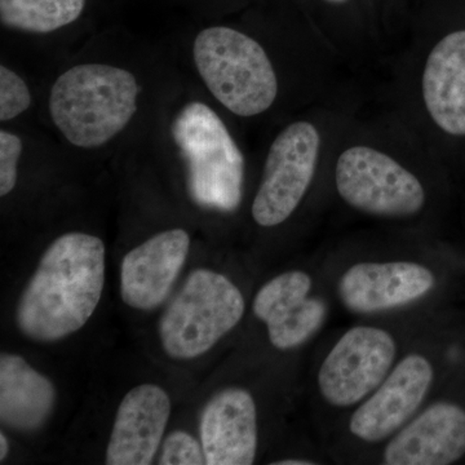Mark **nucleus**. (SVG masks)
Masks as SVG:
<instances>
[{
	"instance_id": "9b49d317",
	"label": "nucleus",
	"mask_w": 465,
	"mask_h": 465,
	"mask_svg": "<svg viewBox=\"0 0 465 465\" xmlns=\"http://www.w3.org/2000/svg\"><path fill=\"white\" fill-rule=\"evenodd\" d=\"M305 271H287L260 287L252 311L265 324L269 341L278 351H293L317 336L329 318V304L314 292Z\"/></svg>"
},
{
	"instance_id": "f03ea898",
	"label": "nucleus",
	"mask_w": 465,
	"mask_h": 465,
	"mask_svg": "<svg viewBox=\"0 0 465 465\" xmlns=\"http://www.w3.org/2000/svg\"><path fill=\"white\" fill-rule=\"evenodd\" d=\"M142 92L136 74L124 66L94 61L76 64L52 84L48 115L70 145L101 149L133 124Z\"/></svg>"
},
{
	"instance_id": "423d86ee",
	"label": "nucleus",
	"mask_w": 465,
	"mask_h": 465,
	"mask_svg": "<svg viewBox=\"0 0 465 465\" xmlns=\"http://www.w3.org/2000/svg\"><path fill=\"white\" fill-rule=\"evenodd\" d=\"M335 185L349 207L381 219H409L423 211L427 193L411 171L370 146H351L335 167Z\"/></svg>"
},
{
	"instance_id": "1a4fd4ad",
	"label": "nucleus",
	"mask_w": 465,
	"mask_h": 465,
	"mask_svg": "<svg viewBox=\"0 0 465 465\" xmlns=\"http://www.w3.org/2000/svg\"><path fill=\"white\" fill-rule=\"evenodd\" d=\"M434 378L432 361L421 351L400 358L384 381L354 407L349 434L369 445L387 442L423 409Z\"/></svg>"
},
{
	"instance_id": "6ab92c4d",
	"label": "nucleus",
	"mask_w": 465,
	"mask_h": 465,
	"mask_svg": "<svg viewBox=\"0 0 465 465\" xmlns=\"http://www.w3.org/2000/svg\"><path fill=\"white\" fill-rule=\"evenodd\" d=\"M33 96L29 84L14 69L0 65V121H14L32 106Z\"/></svg>"
},
{
	"instance_id": "a211bd4d",
	"label": "nucleus",
	"mask_w": 465,
	"mask_h": 465,
	"mask_svg": "<svg viewBox=\"0 0 465 465\" xmlns=\"http://www.w3.org/2000/svg\"><path fill=\"white\" fill-rule=\"evenodd\" d=\"M87 0H0V24L14 32L47 35L72 25Z\"/></svg>"
},
{
	"instance_id": "aec40b11",
	"label": "nucleus",
	"mask_w": 465,
	"mask_h": 465,
	"mask_svg": "<svg viewBox=\"0 0 465 465\" xmlns=\"http://www.w3.org/2000/svg\"><path fill=\"white\" fill-rule=\"evenodd\" d=\"M159 464L162 465H203L206 463L203 448L191 434L176 430L168 434L162 445Z\"/></svg>"
},
{
	"instance_id": "4be33fe9",
	"label": "nucleus",
	"mask_w": 465,
	"mask_h": 465,
	"mask_svg": "<svg viewBox=\"0 0 465 465\" xmlns=\"http://www.w3.org/2000/svg\"><path fill=\"white\" fill-rule=\"evenodd\" d=\"M275 465H316L318 464L317 460H313V459L308 458H291V459H283L281 461H275L273 463Z\"/></svg>"
},
{
	"instance_id": "f3484780",
	"label": "nucleus",
	"mask_w": 465,
	"mask_h": 465,
	"mask_svg": "<svg viewBox=\"0 0 465 465\" xmlns=\"http://www.w3.org/2000/svg\"><path fill=\"white\" fill-rule=\"evenodd\" d=\"M57 391L47 376L17 354L0 356V421L9 430L34 432L56 406Z\"/></svg>"
},
{
	"instance_id": "2eb2a0df",
	"label": "nucleus",
	"mask_w": 465,
	"mask_h": 465,
	"mask_svg": "<svg viewBox=\"0 0 465 465\" xmlns=\"http://www.w3.org/2000/svg\"><path fill=\"white\" fill-rule=\"evenodd\" d=\"M170 415L171 401L163 388L142 384L128 391L116 410L106 464H152Z\"/></svg>"
},
{
	"instance_id": "f8f14e48",
	"label": "nucleus",
	"mask_w": 465,
	"mask_h": 465,
	"mask_svg": "<svg viewBox=\"0 0 465 465\" xmlns=\"http://www.w3.org/2000/svg\"><path fill=\"white\" fill-rule=\"evenodd\" d=\"M464 455L465 407L452 401H436L385 442L381 463L449 465Z\"/></svg>"
},
{
	"instance_id": "f257e3e1",
	"label": "nucleus",
	"mask_w": 465,
	"mask_h": 465,
	"mask_svg": "<svg viewBox=\"0 0 465 465\" xmlns=\"http://www.w3.org/2000/svg\"><path fill=\"white\" fill-rule=\"evenodd\" d=\"M105 262V243L96 235L70 232L52 242L18 300L20 331L54 342L84 329L103 296Z\"/></svg>"
},
{
	"instance_id": "39448f33",
	"label": "nucleus",
	"mask_w": 465,
	"mask_h": 465,
	"mask_svg": "<svg viewBox=\"0 0 465 465\" xmlns=\"http://www.w3.org/2000/svg\"><path fill=\"white\" fill-rule=\"evenodd\" d=\"M244 311L237 284L213 269H197L159 321L162 347L173 360L203 356L240 324Z\"/></svg>"
},
{
	"instance_id": "b1692460",
	"label": "nucleus",
	"mask_w": 465,
	"mask_h": 465,
	"mask_svg": "<svg viewBox=\"0 0 465 465\" xmlns=\"http://www.w3.org/2000/svg\"><path fill=\"white\" fill-rule=\"evenodd\" d=\"M326 2L332 3V5H344V3L349 2V0H326Z\"/></svg>"
},
{
	"instance_id": "ddd939ff",
	"label": "nucleus",
	"mask_w": 465,
	"mask_h": 465,
	"mask_svg": "<svg viewBox=\"0 0 465 465\" xmlns=\"http://www.w3.org/2000/svg\"><path fill=\"white\" fill-rule=\"evenodd\" d=\"M182 228L159 232L125 253L121 265V296L130 308L150 311L170 295L191 250Z\"/></svg>"
},
{
	"instance_id": "20e7f679",
	"label": "nucleus",
	"mask_w": 465,
	"mask_h": 465,
	"mask_svg": "<svg viewBox=\"0 0 465 465\" xmlns=\"http://www.w3.org/2000/svg\"><path fill=\"white\" fill-rule=\"evenodd\" d=\"M192 57L202 84L232 114L251 118L277 100L278 76L264 47L229 26L204 27L195 35Z\"/></svg>"
},
{
	"instance_id": "7ed1b4c3",
	"label": "nucleus",
	"mask_w": 465,
	"mask_h": 465,
	"mask_svg": "<svg viewBox=\"0 0 465 465\" xmlns=\"http://www.w3.org/2000/svg\"><path fill=\"white\" fill-rule=\"evenodd\" d=\"M170 131L193 202L234 213L243 198L246 163L222 116L203 101H186L174 113Z\"/></svg>"
},
{
	"instance_id": "9d476101",
	"label": "nucleus",
	"mask_w": 465,
	"mask_h": 465,
	"mask_svg": "<svg viewBox=\"0 0 465 465\" xmlns=\"http://www.w3.org/2000/svg\"><path fill=\"white\" fill-rule=\"evenodd\" d=\"M436 273L415 260H367L349 265L336 282L342 307L356 316H379L423 302Z\"/></svg>"
},
{
	"instance_id": "5701e85b",
	"label": "nucleus",
	"mask_w": 465,
	"mask_h": 465,
	"mask_svg": "<svg viewBox=\"0 0 465 465\" xmlns=\"http://www.w3.org/2000/svg\"><path fill=\"white\" fill-rule=\"evenodd\" d=\"M9 451V443L7 437L5 436V433H0V461H5V459L7 458Z\"/></svg>"
},
{
	"instance_id": "6e6552de",
	"label": "nucleus",
	"mask_w": 465,
	"mask_h": 465,
	"mask_svg": "<svg viewBox=\"0 0 465 465\" xmlns=\"http://www.w3.org/2000/svg\"><path fill=\"white\" fill-rule=\"evenodd\" d=\"M320 146V133L311 122H293L277 134L251 206L256 224L275 228L295 213L313 183Z\"/></svg>"
},
{
	"instance_id": "4468645a",
	"label": "nucleus",
	"mask_w": 465,
	"mask_h": 465,
	"mask_svg": "<svg viewBox=\"0 0 465 465\" xmlns=\"http://www.w3.org/2000/svg\"><path fill=\"white\" fill-rule=\"evenodd\" d=\"M202 448L208 465H251L259 446L258 407L244 388L217 391L202 410Z\"/></svg>"
},
{
	"instance_id": "412c9836",
	"label": "nucleus",
	"mask_w": 465,
	"mask_h": 465,
	"mask_svg": "<svg viewBox=\"0 0 465 465\" xmlns=\"http://www.w3.org/2000/svg\"><path fill=\"white\" fill-rule=\"evenodd\" d=\"M24 142L17 134L0 131V197L15 191L18 180V164L23 157Z\"/></svg>"
},
{
	"instance_id": "0eeeda50",
	"label": "nucleus",
	"mask_w": 465,
	"mask_h": 465,
	"mask_svg": "<svg viewBox=\"0 0 465 465\" xmlns=\"http://www.w3.org/2000/svg\"><path fill=\"white\" fill-rule=\"evenodd\" d=\"M399 341L390 330L374 324L351 327L318 369L321 399L332 409H354L384 381L399 361Z\"/></svg>"
},
{
	"instance_id": "dca6fc26",
	"label": "nucleus",
	"mask_w": 465,
	"mask_h": 465,
	"mask_svg": "<svg viewBox=\"0 0 465 465\" xmlns=\"http://www.w3.org/2000/svg\"><path fill=\"white\" fill-rule=\"evenodd\" d=\"M421 92L434 124L465 136V29L443 36L425 61Z\"/></svg>"
}]
</instances>
